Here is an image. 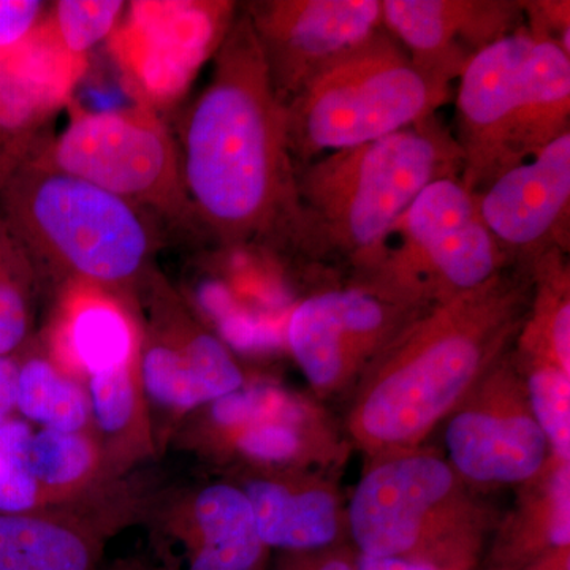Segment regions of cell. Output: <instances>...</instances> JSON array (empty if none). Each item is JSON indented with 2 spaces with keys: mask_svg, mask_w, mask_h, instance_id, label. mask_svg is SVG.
<instances>
[{
  "mask_svg": "<svg viewBox=\"0 0 570 570\" xmlns=\"http://www.w3.org/2000/svg\"><path fill=\"white\" fill-rule=\"evenodd\" d=\"M184 186L200 230L228 247L309 258L285 107L238 7L183 129Z\"/></svg>",
  "mask_w": 570,
  "mask_h": 570,
  "instance_id": "cell-1",
  "label": "cell"
},
{
  "mask_svg": "<svg viewBox=\"0 0 570 570\" xmlns=\"http://www.w3.org/2000/svg\"><path fill=\"white\" fill-rule=\"evenodd\" d=\"M530 265L422 311L367 366L348 396L344 434L366 460L425 445L515 344L532 298Z\"/></svg>",
  "mask_w": 570,
  "mask_h": 570,
  "instance_id": "cell-2",
  "label": "cell"
},
{
  "mask_svg": "<svg viewBox=\"0 0 570 570\" xmlns=\"http://www.w3.org/2000/svg\"><path fill=\"white\" fill-rule=\"evenodd\" d=\"M0 220L43 285L94 288L127 307L159 247L156 223L137 208L28 157L0 179Z\"/></svg>",
  "mask_w": 570,
  "mask_h": 570,
  "instance_id": "cell-3",
  "label": "cell"
},
{
  "mask_svg": "<svg viewBox=\"0 0 570 570\" xmlns=\"http://www.w3.org/2000/svg\"><path fill=\"white\" fill-rule=\"evenodd\" d=\"M463 157L438 116L341 149L296 170L311 261H343L348 273L381 246L430 184L460 178Z\"/></svg>",
  "mask_w": 570,
  "mask_h": 570,
  "instance_id": "cell-4",
  "label": "cell"
},
{
  "mask_svg": "<svg viewBox=\"0 0 570 570\" xmlns=\"http://www.w3.org/2000/svg\"><path fill=\"white\" fill-rule=\"evenodd\" d=\"M346 510L358 554L436 570L471 569L499 521L479 491L426 444L367 459Z\"/></svg>",
  "mask_w": 570,
  "mask_h": 570,
  "instance_id": "cell-5",
  "label": "cell"
},
{
  "mask_svg": "<svg viewBox=\"0 0 570 570\" xmlns=\"http://www.w3.org/2000/svg\"><path fill=\"white\" fill-rule=\"evenodd\" d=\"M459 80L453 137L469 193L570 132V56L527 26L475 56Z\"/></svg>",
  "mask_w": 570,
  "mask_h": 570,
  "instance_id": "cell-6",
  "label": "cell"
},
{
  "mask_svg": "<svg viewBox=\"0 0 570 570\" xmlns=\"http://www.w3.org/2000/svg\"><path fill=\"white\" fill-rule=\"evenodd\" d=\"M385 29L317 75L285 105L296 170L321 154L354 148L414 126L449 102Z\"/></svg>",
  "mask_w": 570,
  "mask_h": 570,
  "instance_id": "cell-7",
  "label": "cell"
},
{
  "mask_svg": "<svg viewBox=\"0 0 570 570\" xmlns=\"http://www.w3.org/2000/svg\"><path fill=\"white\" fill-rule=\"evenodd\" d=\"M515 265L480 217L460 178L426 187L381 246L352 269L348 284L428 309L485 284Z\"/></svg>",
  "mask_w": 570,
  "mask_h": 570,
  "instance_id": "cell-8",
  "label": "cell"
},
{
  "mask_svg": "<svg viewBox=\"0 0 570 570\" xmlns=\"http://www.w3.org/2000/svg\"><path fill=\"white\" fill-rule=\"evenodd\" d=\"M61 134H45L22 157L91 183L157 223L198 232L178 142L146 105L88 111L70 102Z\"/></svg>",
  "mask_w": 570,
  "mask_h": 570,
  "instance_id": "cell-9",
  "label": "cell"
},
{
  "mask_svg": "<svg viewBox=\"0 0 570 570\" xmlns=\"http://www.w3.org/2000/svg\"><path fill=\"white\" fill-rule=\"evenodd\" d=\"M171 441L227 468L228 474L313 471L336 475L351 449L321 401L258 377L195 411Z\"/></svg>",
  "mask_w": 570,
  "mask_h": 570,
  "instance_id": "cell-10",
  "label": "cell"
},
{
  "mask_svg": "<svg viewBox=\"0 0 570 570\" xmlns=\"http://www.w3.org/2000/svg\"><path fill=\"white\" fill-rule=\"evenodd\" d=\"M129 309L137 324L138 371L159 455L184 420L242 389L249 376L223 337L156 268L138 285Z\"/></svg>",
  "mask_w": 570,
  "mask_h": 570,
  "instance_id": "cell-11",
  "label": "cell"
},
{
  "mask_svg": "<svg viewBox=\"0 0 570 570\" xmlns=\"http://www.w3.org/2000/svg\"><path fill=\"white\" fill-rule=\"evenodd\" d=\"M444 455L474 490L523 487L551 459L512 348L444 422Z\"/></svg>",
  "mask_w": 570,
  "mask_h": 570,
  "instance_id": "cell-12",
  "label": "cell"
},
{
  "mask_svg": "<svg viewBox=\"0 0 570 570\" xmlns=\"http://www.w3.org/2000/svg\"><path fill=\"white\" fill-rule=\"evenodd\" d=\"M425 309L365 288L314 292L285 322V344L317 401L351 396L374 358Z\"/></svg>",
  "mask_w": 570,
  "mask_h": 570,
  "instance_id": "cell-13",
  "label": "cell"
},
{
  "mask_svg": "<svg viewBox=\"0 0 570 570\" xmlns=\"http://www.w3.org/2000/svg\"><path fill=\"white\" fill-rule=\"evenodd\" d=\"M140 521L164 570H264L268 558L249 499L228 479L149 493Z\"/></svg>",
  "mask_w": 570,
  "mask_h": 570,
  "instance_id": "cell-14",
  "label": "cell"
},
{
  "mask_svg": "<svg viewBox=\"0 0 570 570\" xmlns=\"http://www.w3.org/2000/svg\"><path fill=\"white\" fill-rule=\"evenodd\" d=\"M242 9L284 107L384 29L382 0H254Z\"/></svg>",
  "mask_w": 570,
  "mask_h": 570,
  "instance_id": "cell-15",
  "label": "cell"
},
{
  "mask_svg": "<svg viewBox=\"0 0 570 570\" xmlns=\"http://www.w3.org/2000/svg\"><path fill=\"white\" fill-rule=\"evenodd\" d=\"M475 198L483 224L513 264L568 253L570 132L499 175Z\"/></svg>",
  "mask_w": 570,
  "mask_h": 570,
  "instance_id": "cell-16",
  "label": "cell"
},
{
  "mask_svg": "<svg viewBox=\"0 0 570 570\" xmlns=\"http://www.w3.org/2000/svg\"><path fill=\"white\" fill-rule=\"evenodd\" d=\"M121 50L153 108L176 99L202 63L216 55L236 14L232 2H134ZM156 111V110H154Z\"/></svg>",
  "mask_w": 570,
  "mask_h": 570,
  "instance_id": "cell-17",
  "label": "cell"
},
{
  "mask_svg": "<svg viewBox=\"0 0 570 570\" xmlns=\"http://www.w3.org/2000/svg\"><path fill=\"white\" fill-rule=\"evenodd\" d=\"M382 24L434 85L450 89L475 56L524 28L513 0H382Z\"/></svg>",
  "mask_w": 570,
  "mask_h": 570,
  "instance_id": "cell-18",
  "label": "cell"
},
{
  "mask_svg": "<svg viewBox=\"0 0 570 570\" xmlns=\"http://www.w3.org/2000/svg\"><path fill=\"white\" fill-rule=\"evenodd\" d=\"M140 513L135 493L82 508L0 513V570H100L108 539Z\"/></svg>",
  "mask_w": 570,
  "mask_h": 570,
  "instance_id": "cell-19",
  "label": "cell"
},
{
  "mask_svg": "<svg viewBox=\"0 0 570 570\" xmlns=\"http://www.w3.org/2000/svg\"><path fill=\"white\" fill-rule=\"evenodd\" d=\"M253 509L266 549L309 553L341 546L347 534V502L336 475L326 472L243 471L230 474Z\"/></svg>",
  "mask_w": 570,
  "mask_h": 570,
  "instance_id": "cell-20",
  "label": "cell"
},
{
  "mask_svg": "<svg viewBox=\"0 0 570 570\" xmlns=\"http://www.w3.org/2000/svg\"><path fill=\"white\" fill-rule=\"evenodd\" d=\"M85 67L56 45L43 22L21 47L0 51V179L69 107Z\"/></svg>",
  "mask_w": 570,
  "mask_h": 570,
  "instance_id": "cell-21",
  "label": "cell"
},
{
  "mask_svg": "<svg viewBox=\"0 0 570 570\" xmlns=\"http://www.w3.org/2000/svg\"><path fill=\"white\" fill-rule=\"evenodd\" d=\"M40 337L56 363L81 384L137 358V324L129 307L94 288L62 291L52 324Z\"/></svg>",
  "mask_w": 570,
  "mask_h": 570,
  "instance_id": "cell-22",
  "label": "cell"
},
{
  "mask_svg": "<svg viewBox=\"0 0 570 570\" xmlns=\"http://www.w3.org/2000/svg\"><path fill=\"white\" fill-rule=\"evenodd\" d=\"M32 468L48 509L99 504L132 485L112 474L92 431L63 433L36 428Z\"/></svg>",
  "mask_w": 570,
  "mask_h": 570,
  "instance_id": "cell-23",
  "label": "cell"
},
{
  "mask_svg": "<svg viewBox=\"0 0 570 570\" xmlns=\"http://www.w3.org/2000/svg\"><path fill=\"white\" fill-rule=\"evenodd\" d=\"M517 508L499 527V546L520 557L568 558L570 547V463L549 464L520 487Z\"/></svg>",
  "mask_w": 570,
  "mask_h": 570,
  "instance_id": "cell-24",
  "label": "cell"
},
{
  "mask_svg": "<svg viewBox=\"0 0 570 570\" xmlns=\"http://www.w3.org/2000/svg\"><path fill=\"white\" fill-rule=\"evenodd\" d=\"M17 417L37 430L92 431L85 385L56 363L40 336L18 354Z\"/></svg>",
  "mask_w": 570,
  "mask_h": 570,
  "instance_id": "cell-25",
  "label": "cell"
},
{
  "mask_svg": "<svg viewBox=\"0 0 570 570\" xmlns=\"http://www.w3.org/2000/svg\"><path fill=\"white\" fill-rule=\"evenodd\" d=\"M532 298L512 352L554 363L570 374V269L568 253L551 250L530 264Z\"/></svg>",
  "mask_w": 570,
  "mask_h": 570,
  "instance_id": "cell-26",
  "label": "cell"
},
{
  "mask_svg": "<svg viewBox=\"0 0 570 570\" xmlns=\"http://www.w3.org/2000/svg\"><path fill=\"white\" fill-rule=\"evenodd\" d=\"M41 277L0 220V356L21 354L36 337Z\"/></svg>",
  "mask_w": 570,
  "mask_h": 570,
  "instance_id": "cell-27",
  "label": "cell"
},
{
  "mask_svg": "<svg viewBox=\"0 0 570 570\" xmlns=\"http://www.w3.org/2000/svg\"><path fill=\"white\" fill-rule=\"evenodd\" d=\"M512 355L534 417L549 442L550 455L570 463V374L546 360Z\"/></svg>",
  "mask_w": 570,
  "mask_h": 570,
  "instance_id": "cell-28",
  "label": "cell"
},
{
  "mask_svg": "<svg viewBox=\"0 0 570 570\" xmlns=\"http://www.w3.org/2000/svg\"><path fill=\"white\" fill-rule=\"evenodd\" d=\"M126 6L122 0L48 2L43 24L70 59L86 63L89 51L118 29Z\"/></svg>",
  "mask_w": 570,
  "mask_h": 570,
  "instance_id": "cell-29",
  "label": "cell"
},
{
  "mask_svg": "<svg viewBox=\"0 0 570 570\" xmlns=\"http://www.w3.org/2000/svg\"><path fill=\"white\" fill-rule=\"evenodd\" d=\"M33 431L36 428L20 417L0 425V513L48 509L33 474Z\"/></svg>",
  "mask_w": 570,
  "mask_h": 570,
  "instance_id": "cell-30",
  "label": "cell"
},
{
  "mask_svg": "<svg viewBox=\"0 0 570 570\" xmlns=\"http://www.w3.org/2000/svg\"><path fill=\"white\" fill-rule=\"evenodd\" d=\"M524 11V26L532 39L558 45L570 56L569 0H535L521 2Z\"/></svg>",
  "mask_w": 570,
  "mask_h": 570,
  "instance_id": "cell-31",
  "label": "cell"
},
{
  "mask_svg": "<svg viewBox=\"0 0 570 570\" xmlns=\"http://www.w3.org/2000/svg\"><path fill=\"white\" fill-rule=\"evenodd\" d=\"M48 2L40 0H0V51L26 43L43 22Z\"/></svg>",
  "mask_w": 570,
  "mask_h": 570,
  "instance_id": "cell-32",
  "label": "cell"
},
{
  "mask_svg": "<svg viewBox=\"0 0 570 570\" xmlns=\"http://www.w3.org/2000/svg\"><path fill=\"white\" fill-rule=\"evenodd\" d=\"M356 557L344 543L309 553H283L275 570H356Z\"/></svg>",
  "mask_w": 570,
  "mask_h": 570,
  "instance_id": "cell-33",
  "label": "cell"
},
{
  "mask_svg": "<svg viewBox=\"0 0 570 570\" xmlns=\"http://www.w3.org/2000/svg\"><path fill=\"white\" fill-rule=\"evenodd\" d=\"M18 355L0 356V425L17 417Z\"/></svg>",
  "mask_w": 570,
  "mask_h": 570,
  "instance_id": "cell-34",
  "label": "cell"
},
{
  "mask_svg": "<svg viewBox=\"0 0 570 570\" xmlns=\"http://www.w3.org/2000/svg\"><path fill=\"white\" fill-rule=\"evenodd\" d=\"M356 570H436L423 562L401 560V558L366 557L356 554Z\"/></svg>",
  "mask_w": 570,
  "mask_h": 570,
  "instance_id": "cell-35",
  "label": "cell"
},
{
  "mask_svg": "<svg viewBox=\"0 0 570 570\" xmlns=\"http://www.w3.org/2000/svg\"><path fill=\"white\" fill-rule=\"evenodd\" d=\"M100 570H164L159 566L154 564L151 560H142V558H121L115 560L110 564L102 566Z\"/></svg>",
  "mask_w": 570,
  "mask_h": 570,
  "instance_id": "cell-36",
  "label": "cell"
}]
</instances>
